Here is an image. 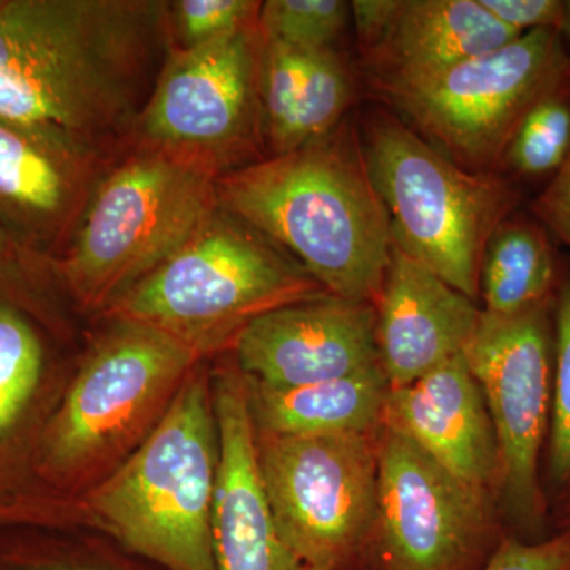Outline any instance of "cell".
<instances>
[{"label":"cell","mask_w":570,"mask_h":570,"mask_svg":"<svg viewBox=\"0 0 570 570\" xmlns=\"http://www.w3.org/2000/svg\"><path fill=\"white\" fill-rule=\"evenodd\" d=\"M168 50L160 0H0V119L115 160Z\"/></svg>","instance_id":"1"},{"label":"cell","mask_w":570,"mask_h":570,"mask_svg":"<svg viewBox=\"0 0 570 570\" xmlns=\"http://www.w3.org/2000/svg\"><path fill=\"white\" fill-rule=\"evenodd\" d=\"M216 190L224 212L291 254L326 294L376 305L392 225L351 126L232 171Z\"/></svg>","instance_id":"2"},{"label":"cell","mask_w":570,"mask_h":570,"mask_svg":"<svg viewBox=\"0 0 570 570\" xmlns=\"http://www.w3.org/2000/svg\"><path fill=\"white\" fill-rule=\"evenodd\" d=\"M212 387L198 363L159 425L86 498L94 520L119 547L165 570H217L219 431Z\"/></svg>","instance_id":"3"},{"label":"cell","mask_w":570,"mask_h":570,"mask_svg":"<svg viewBox=\"0 0 570 570\" xmlns=\"http://www.w3.org/2000/svg\"><path fill=\"white\" fill-rule=\"evenodd\" d=\"M325 295L291 254L217 206L102 316L153 326L206 360L230 351L255 318Z\"/></svg>","instance_id":"4"},{"label":"cell","mask_w":570,"mask_h":570,"mask_svg":"<svg viewBox=\"0 0 570 570\" xmlns=\"http://www.w3.org/2000/svg\"><path fill=\"white\" fill-rule=\"evenodd\" d=\"M107 321L41 431L36 469L50 491L111 474L159 425L184 381L205 362L153 326Z\"/></svg>","instance_id":"5"},{"label":"cell","mask_w":570,"mask_h":570,"mask_svg":"<svg viewBox=\"0 0 570 570\" xmlns=\"http://www.w3.org/2000/svg\"><path fill=\"white\" fill-rule=\"evenodd\" d=\"M217 206L212 176L127 146L100 176L70 242L55 257L63 292L81 311L102 316Z\"/></svg>","instance_id":"6"},{"label":"cell","mask_w":570,"mask_h":570,"mask_svg":"<svg viewBox=\"0 0 570 570\" xmlns=\"http://www.w3.org/2000/svg\"><path fill=\"white\" fill-rule=\"evenodd\" d=\"M360 138L393 243L475 302L487 243L520 190L499 174L464 170L385 111L366 119Z\"/></svg>","instance_id":"7"},{"label":"cell","mask_w":570,"mask_h":570,"mask_svg":"<svg viewBox=\"0 0 570 570\" xmlns=\"http://www.w3.org/2000/svg\"><path fill=\"white\" fill-rule=\"evenodd\" d=\"M569 81L561 33L539 29L426 80L379 94L461 168L498 174L524 116Z\"/></svg>","instance_id":"8"},{"label":"cell","mask_w":570,"mask_h":570,"mask_svg":"<svg viewBox=\"0 0 570 570\" xmlns=\"http://www.w3.org/2000/svg\"><path fill=\"white\" fill-rule=\"evenodd\" d=\"M257 22L190 50H168L129 146L212 178L264 159Z\"/></svg>","instance_id":"9"},{"label":"cell","mask_w":570,"mask_h":570,"mask_svg":"<svg viewBox=\"0 0 570 570\" xmlns=\"http://www.w3.org/2000/svg\"><path fill=\"white\" fill-rule=\"evenodd\" d=\"M257 460L277 539L295 566L346 570L365 553L377 520L371 434L257 433Z\"/></svg>","instance_id":"10"},{"label":"cell","mask_w":570,"mask_h":570,"mask_svg":"<svg viewBox=\"0 0 570 570\" xmlns=\"http://www.w3.org/2000/svg\"><path fill=\"white\" fill-rule=\"evenodd\" d=\"M485 397L499 450V483L510 512L542 517L539 456L550 426L554 326L551 298L520 313L482 311L463 352Z\"/></svg>","instance_id":"11"},{"label":"cell","mask_w":570,"mask_h":570,"mask_svg":"<svg viewBox=\"0 0 570 570\" xmlns=\"http://www.w3.org/2000/svg\"><path fill=\"white\" fill-rule=\"evenodd\" d=\"M382 428L371 542L382 570H468L489 528L485 489L456 478L404 434Z\"/></svg>","instance_id":"12"},{"label":"cell","mask_w":570,"mask_h":570,"mask_svg":"<svg viewBox=\"0 0 570 570\" xmlns=\"http://www.w3.org/2000/svg\"><path fill=\"white\" fill-rule=\"evenodd\" d=\"M236 365L269 389L333 381L381 365L376 306L325 295L269 311L236 337Z\"/></svg>","instance_id":"13"},{"label":"cell","mask_w":570,"mask_h":570,"mask_svg":"<svg viewBox=\"0 0 570 570\" xmlns=\"http://www.w3.org/2000/svg\"><path fill=\"white\" fill-rule=\"evenodd\" d=\"M111 163L0 119V227L56 257Z\"/></svg>","instance_id":"14"},{"label":"cell","mask_w":570,"mask_h":570,"mask_svg":"<svg viewBox=\"0 0 570 570\" xmlns=\"http://www.w3.org/2000/svg\"><path fill=\"white\" fill-rule=\"evenodd\" d=\"M379 363L403 389L461 355L478 330L475 303L393 243L376 302Z\"/></svg>","instance_id":"15"},{"label":"cell","mask_w":570,"mask_h":570,"mask_svg":"<svg viewBox=\"0 0 570 570\" xmlns=\"http://www.w3.org/2000/svg\"><path fill=\"white\" fill-rule=\"evenodd\" d=\"M219 431V469L213 510L217 570H294L266 501L257 460V433L246 379L239 370L213 377Z\"/></svg>","instance_id":"16"},{"label":"cell","mask_w":570,"mask_h":570,"mask_svg":"<svg viewBox=\"0 0 570 570\" xmlns=\"http://www.w3.org/2000/svg\"><path fill=\"white\" fill-rule=\"evenodd\" d=\"M381 425L404 434L471 485L485 489L499 478L497 434L463 354L407 387L390 389Z\"/></svg>","instance_id":"17"},{"label":"cell","mask_w":570,"mask_h":570,"mask_svg":"<svg viewBox=\"0 0 570 570\" xmlns=\"http://www.w3.org/2000/svg\"><path fill=\"white\" fill-rule=\"evenodd\" d=\"M519 37L479 0H401L384 39L363 56L381 92L426 80Z\"/></svg>","instance_id":"18"},{"label":"cell","mask_w":570,"mask_h":570,"mask_svg":"<svg viewBox=\"0 0 570 570\" xmlns=\"http://www.w3.org/2000/svg\"><path fill=\"white\" fill-rule=\"evenodd\" d=\"M47 381L43 326L18 307L0 306V520L28 508L26 480L43 485L36 460L51 415H40Z\"/></svg>","instance_id":"19"},{"label":"cell","mask_w":570,"mask_h":570,"mask_svg":"<svg viewBox=\"0 0 570 570\" xmlns=\"http://www.w3.org/2000/svg\"><path fill=\"white\" fill-rule=\"evenodd\" d=\"M245 379L255 431L272 436L371 434L381 426L390 392L381 365L295 389H269Z\"/></svg>","instance_id":"20"},{"label":"cell","mask_w":570,"mask_h":570,"mask_svg":"<svg viewBox=\"0 0 570 570\" xmlns=\"http://www.w3.org/2000/svg\"><path fill=\"white\" fill-rule=\"evenodd\" d=\"M557 262L546 228L509 217L499 225L483 253L480 295L485 313L509 316L547 302Z\"/></svg>","instance_id":"21"},{"label":"cell","mask_w":570,"mask_h":570,"mask_svg":"<svg viewBox=\"0 0 570 570\" xmlns=\"http://www.w3.org/2000/svg\"><path fill=\"white\" fill-rule=\"evenodd\" d=\"M354 100V80L333 48H311L283 140L272 156L322 140L343 122Z\"/></svg>","instance_id":"22"},{"label":"cell","mask_w":570,"mask_h":570,"mask_svg":"<svg viewBox=\"0 0 570 570\" xmlns=\"http://www.w3.org/2000/svg\"><path fill=\"white\" fill-rule=\"evenodd\" d=\"M62 295L55 255L0 227V306L18 307L52 330Z\"/></svg>","instance_id":"23"},{"label":"cell","mask_w":570,"mask_h":570,"mask_svg":"<svg viewBox=\"0 0 570 570\" xmlns=\"http://www.w3.org/2000/svg\"><path fill=\"white\" fill-rule=\"evenodd\" d=\"M570 151V81L531 108L513 134L501 167L524 179L553 176Z\"/></svg>","instance_id":"24"},{"label":"cell","mask_w":570,"mask_h":570,"mask_svg":"<svg viewBox=\"0 0 570 570\" xmlns=\"http://www.w3.org/2000/svg\"><path fill=\"white\" fill-rule=\"evenodd\" d=\"M351 3L343 0H268L258 10L262 40L302 48H333L346 31Z\"/></svg>","instance_id":"25"},{"label":"cell","mask_w":570,"mask_h":570,"mask_svg":"<svg viewBox=\"0 0 570 570\" xmlns=\"http://www.w3.org/2000/svg\"><path fill=\"white\" fill-rule=\"evenodd\" d=\"M262 2L253 0H175L165 2L171 50H190L257 22Z\"/></svg>","instance_id":"26"},{"label":"cell","mask_w":570,"mask_h":570,"mask_svg":"<svg viewBox=\"0 0 570 570\" xmlns=\"http://www.w3.org/2000/svg\"><path fill=\"white\" fill-rule=\"evenodd\" d=\"M553 326L549 468L551 480L566 485L570 483V279L558 294Z\"/></svg>","instance_id":"27"},{"label":"cell","mask_w":570,"mask_h":570,"mask_svg":"<svg viewBox=\"0 0 570 570\" xmlns=\"http://www.w3.org/2000/svg\"><path fill=\"white\" fill-rule=\"evenodd\" d=\"M480 570H570V538L562 535L540 543L502 540Z\"/></svg>","instance_id":"28"},{"label":"cell","mask_w":570,"mask_h":570,"mask_svg":"<svg viewBox=\"0 0 570 570\" xmlns=\"http://www.w3.org/2000/svg\"><path fill=\"white\" fill-rule=\"evenodd\" d=\"M494 20L517 33L553 29L560 32L564 0H479Z\"/></svg>","instance_id":"29"},{"label":"cell","mask_w":570,"mask_h":570,"mask_svg":"<svg viewBox=\"0 0 570 570\" xmlns=\"http://www.w3.org/2000/svg\"><path fill=\"white\" fill-rule=\"evenodd\" d=\"M532 213L543 228H549L570 247V151L560 170L551 176L546 189L535 198Z\"/></svg>","instance_id":"30"},{"label":"cell","mask_w":570,"mask_h":570,"mask_svg":"<svg viewBox=\"0 0 570 570\" xmlns=\"http://www.w3.org/2000/svg\"><path fill=\"white\" fill-rule=\"evenodd\" d=\"M0 570H130L107 561L73 558L61 551L6 547L0 549Z\"/></svg>","instance_id":"31"},{"label":"cell","mask_w":570,"mask_h":570,"mask_svg":"<svg viewBox=\"0 0 570 570\" xmlns=\"http://www.w3.org/2000/svg\"><path fill=\"white\" fill-rule=\"evenodd\" d=\"M401 0H355L351 2V17H354L356 37L363 55L373 50L384 39L395 20Z\"/></svg>","instance_id":"32"},{"label":"cell","mask_w":570,"mask_h":570,"mask_svg":"<svg viewBox=\"0 0 570 570\" xmlns=\"http://www.w3.org/2000/svg\"><path fill=\"white\" fill-rule=\"evenodd\" d=\"M560 33L562 40L570 43V0H564V17H562Z\"/></svg>","instance_id":"33"},{"label":"cell","mask_w":570,"mask_h":570,"mask_svg":"<svg viewBox=\"0 0 570 570\" xmlns=\"http://www.w3.org/2000/svg\"><path fill=\"white\" fill-rule=\"evenodd\" d=\"M294 570H317V569H309V568H303V566H296Z\"/></svg>","instance_id":"34"}]
</instances>
